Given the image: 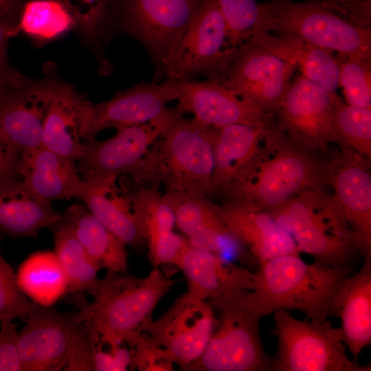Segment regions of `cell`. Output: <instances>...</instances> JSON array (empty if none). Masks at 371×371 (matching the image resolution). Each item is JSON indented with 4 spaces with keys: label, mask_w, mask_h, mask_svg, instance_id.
<instances>
[{
    "label": "cell",
    "mask_w": 371,
    "mask_h": 371,
    "mask_svg": "<svg viewBox=\"0 0 371 371\" xmlns=\"http://www.w3.org/2000/svg\"><path fill=\"white\" fill-rule=\"evenodd\" d=\"M17 174L30 191L49 203L78 199L85 184L76 160L43 146L20 155Z\"/></svg>",
    "instance_id": "22"
},
{
    "label": "cell",
    "mask_w": 371,
    "mask_h": 371,
    "mask_svg": "<svg viewBox=\"0 0 371 371\" xmlns=\"http://www.w3.org/2000/svg\"><path fill=\"white\" fill-rule=\"evenodd\" d=\"M74 19L81 36L90 43H104L110 32L111 0H58Z\"/></svg>",
    "instance_id": "37"
},
{
    "label": "cell",
    "mask_w": 371,
    "mask_h": 371,
    "mask_svg": "<svg viewBox=\"0 0 371 371\" xmlns=\"http://www.w3.org/2000/svg\"><path fill=\"white\" fill-rule=\"evenodd\" d=\"M180 87L177 104L199 122L219 128L235 124L268 120L271 114L252 100L236 95L221 79L176 82Z\"/></svg>",
    "instance_id": "17"
},
{
    "label": "cell",
    "mask_w": 371,
    "mask_h": 371,
    "mask_svg": "<svg viewBox=\"0 0 371 371\" xmlns=\"http://www.w3.org/2000/svg\"><path fill=\"white\" fill-rule=\"evenodd\" d=\"M253 274L254 289L262 315L299 310L313 321L335 315L339 289L351 267L307 263L300 254H284L260 263Z\"/></svg>",
    "instance_id": "4"
},
{
    "label": "cell",
    "mask_w": 371,
    "mask_h": 371,
    "mask_svg": "<svg viewBox=\"0 0 371 371\" xmlns=\"http://www.w3.org/2000/svg\"><path fill=\"white\" fill-rule=\"evenodd\" d=\"M291 235L300 252L328 266L351 267L359 251L334 194L319 187L267 210Z\"/></svg>",
    "instance_id": "6"
},
{
    "label": "cell",
    "mask_w": 371,
    "mask_h": 371,
    "mask_svg": "<svg viewBox=\"0 0 371 371\" xmlns=\"http://www.w3.org/2000/svg\"><path fill=\"white\" fill-rule=\"evenodd\" d=\"M184 114L177 104L150 122L117 129V133L108 139H87L77 161L81 177L117 179L120 175H130L153 143Z\"/></svg>",
    "instance_id": "11"
},
{
    "label": "cell",
    "mask_w": 371,
    "mask_h": 371,
    "mask_svg": "<svg viewBox=\"0 0 371 371\" xmlns=\"http://www.w3.org/2000/svg\"><path fill=\"white\" fill-rule=\"evenodd\" d=\"M335 315L343 342L355 361L361 350L371 344V258H363V265L341 284L335 301Z\"/></svg>",
    "instance_id": "26"
},
{
    "label": "cell",
    "mask_w": 371,
    "mask_h": 371,
    "mask_svg": "<svg viewBox=\"0 0 371 371\" xmlns=\"http://www.w3.org/2000/svg\"><path fill=\"white\" fill-rule=\"evenodd\" d=\"M175 284V280L157 268L140 278L107 271L93 302H83L76 312L77 319L87 324L102 344H124L131 348L153 319L159 302Z\"/></svg>",
    "instance_id": "3"
},
{
    "label": "cell",
    "mask_w": 371,
    "mask_h": 371,
    "mask_svg": "<svg viewBox=\"0 0 371 371\" xmlns=\"http://www.w3.org/2000/svg\"><path fill=\"white\" fill-rule=\"evenodd\" d=\"M297 67L268 33L241 47L221 80L236 95L271 114L278 109Z\"/></svg>",
    "instance_id": "10"
},
{
    "label": "cell",
    "mask_w": 371,
    "mask_h": 371,
    "mask_svg": "<svg viewBox=\"0 0 371 371\" xmlns=\"http://www.w3.org/2000/svg\"><path fill=\"white\" fill-rule=\"evenodd\" d=\"M26 0H0V15L12 19L21 10Z\"/></svg>",
    "instance_id": "47"
},
{
    "label": "cell",
    "mask_w": 371,
    "mask_h": 371,
    "mask_svg": "<svg viewBox=\"0 0 371 371\" xmlns=\"http://www.w3.org/2000/svg\"><path fill=\"white\" fill-rule=\"evenodd\" d=\"M54 234V251L68 282V293L87 292L93 296L100 280V266L91 258L65 219L50 228Z\"/></svg>",
    "instance_id": "32"
},
{
    "label": "cell",
    "mask_w": 371,
    "mask_h": 371,
    "mask_svg": "<svg viewBox=\"0 0 371 371\" xmlns=\"http://www.w3.org/2000/svg\"><path fill=\"white\" fill-rule=\"evenodd\" d=\"M19 286L32 302L52 307L68 293V282L54 251L27 256L16 273Z\"/></svg>",
    "instance_id": "31"
},
{
    "label": "cell",
    "mask_w": 371,
    "mask_h": 371,
    "mask_svg": "<svg viewBox=\"0 0 371 371\" xmlns=\"http://www.w3.org/2000/svg\"><path fill=\"white\" fill-rule=\"evenodd\" d=\"M335 128L340 142L357 154L371 157V108L350 106L343 102L336 106Z\"/></svg>",
    "instance_id": "36"
},
{
    "label": "cell",
    "mask_w": 371,
    "mask_h": 371,
    "mask_svg": "<svg viewBox=\"0 0 371 371\" xmlns=\"http://www.w3.org/2000/svg\"><path fill=\"white\" fill-rule=\"evenodd\" d=\"M164 196L173 210L175 225L190 247L218 254L228 241H236L220 219L218 205L210 199L166 192Z\"/></svg>",
    "instance_id": "29"
},
{
    "label": "cell",
    "mask_w": 371,
    "mask_h": 371,
    "mask_svg": "<svg viewBox=\"0 0 371 371\" xmlns=\"http://www.w3.org/2000/svg\"><path fill=\"white\" fill-rule=\"evenodd\" d=\"M133 368L139 371H172L174 362L167 352L143 333L131 348Z\"/></svg>",
    "instance_id": "40"
},
{
    "label": "cell",
    "mask_w": 371,
    "mask_h": 371,
    "mask_svg": "<svg viewBox=\"0 0 371 371\" xmlns=\"http://www.w3.org/2000/svg\"><path fill=\"white\" fill-rule=\"evenodd\" d=\"M107 346L109 349L104 350L100 340L95 343L94 371H125L128 368H133L131 349H128L126 344Z\"/></svg>",
    "instance_id": "42"
},
{
    "label": "cell",
    "mask_w": 371,
    "mask_h": 371,
    "mask_svg": "<svg viewBox=\"0 0 371 371\" xmlns=\"http://www.w3.org/2000/svg\"><path fill=\"white\" fill-rule=\"evenodd\" d=\"M203 0H123L122 30L143 44L156 68L175 45Z\"/></svg>",
    "instance_id": "15"
},
{
    "label": "cell",
    "mask_w": 371,
    "mask_h": 371,
    "mask_svg": "<svg viewBox=\"0 0 371 371\" xmlns=\"http://www.w3.org/2000/svg\"><path fill=\"white\" fill-rule=\"evenodd\" d=\"M20 153L0 126V186L18 178Z\"/></svg>",
    "instance_id": "45"
},
{
    "label": "cell",
    "mask_w": 371,
    "mask_h": 371,
    "mask_svg": "<svg viewBox=\"0 0 371 371\" xmlns=\"http://www.w3.org/2000/svg\"><path fill=\"white\" fill-rule=\"evenodd\" d=\"M74 27V18L58 0H29L21 8L14 34L23 32L36 44L43 45Z\"/></svg>",
    "instance_id": "34"
},
{
    "label": "cell",
    "mask_w": 371,
    "mask_h": 371,
    "mask_svg": "<svg viewBox=\"0 0 371 371\" xmlns=\"http://www.w3.org/2000/svg\"><path fill=\"white\" fill-rule=\"evenodd\" d=\"M92 102L73 86L60 82L43 128L42 146L76 161L91 137Z\"/></svg>",
    "instance_id": "20"
},
{
    "label": "cell",
    "mask_w": 371,
    "mask_h": 371,
    "mask_svg": "<svg viewBox=\"0 0 371 371\" xmlns=\"http://www.w3.org/2000/svg\"><path fill=\"white\" fill-rule=\"evenodd\" d=\"M33 302L20 289L16 275L0 251V322L23 319L29 313Z\"/></svg>",
    "instance_id": "39"
},
{
    "label": "cell",
    "mask_w": 371,
    "mask_h": 371,
    "mask_svg": "<svg viewBox=\"0 0 371 371\" xmlns=\"http://www.w3.org/2000/svg\"><path fill=\"white\" fill-rule=\"evenodd\" d=\"M17 333L21 371L63 370L81 323L76 313H67L33 302Z\"/></svg>",
    "instance_id": "14"
},
{
    "label": "cell",
    "mask_w": 371,
    "mask_h": 371,
    "mask_svg": "<svg viewBox=\"0 0 371 371\" xmlns=\"http://www.w3.org/2000/svg\"><path fill=\"white\" fill-rule=\"evenodd\" d=\"M339 86L343 89L346 104L371 108V61L355 56L337 54Z\"/></svg>",
    "instance_id": "38"
},
{
    "label": "cell",
    "mask_w": 371,
    "mask_h": 371,
    "mask_svg": "<svg viewBox=\"0 0 371 371\" xmlns=\"http://www.w3.org/2000/svg\"><path fill=\"white\" fill-rule=\"evenodd\" d=\"M25 78L16 80L0 72V104L24 81Z\"/></svg>",
    "instance_id": "48"
},
{
    "label": "cell",
    "mask_w": 371,
    "mask_h": 371,
    "mask_svg": "<svg viewBox=\"0 0 371 371\" xmlns=\"http://www.w3.org/2000/svg\"><path fill=\"white\" fill-rule=\"evenodd\" d=\"M365 157L347 152L328 167L344 218L363 258H371V175Z\"/></svg>",
    "instance_id": "18"
},
{
    "label": "cell",
    "mask_w": 371,
    "mask_h": 371,
    "mask_svg": "<svg viewBox=\"0 0 371 371\" xmlns=\"http://www.w3.org/2000/svg\"><path fill=\"white\" fill-rule=\"evenodd\" d=\"M264 5L271 32L371 61V28L350 23L321 1L271 0Z\"/></svg>",
    "instance_id": "8"
},
{
    "label": "cell",
    "mask_w": 371,
    "mask_h": 371,
    "mask_svg": "<svg viewBox=\"0 0 371 371\" xmlns=\"http://www.w3.org/2000/svg\"><path fill=\"white\" fill-rule=\"evenodd\" d=\"M98 337L81 322L74 338L65 371H94V350Z\"/></svg>",
    "instance_id": "41"
},
{
    "label": "cell",
    "mask_w": 371,
    "mask_h": 371,
    "mask_svg": "<svg viewBox=\"0 0 371 371\" xmlns=\"http://www.w3.org/2000/svg\"><path fill=\"white\" fill-rule=\"evenodd\" d=\"M272 125L270 119L216 128L213 144V194L240 176L256 155Z\"/></svg>",
    "instance_id": "25"
},
{
    "label": "cell",
    "mask_w": 371,
    "mask_h": 371,
    "mask_svg": "<svg viewBox=\"0 0 371 371\" xmlns=\"http://www.w3.org/2000/svg\"><path fill=\"white\" fill-rule=\"evenodd\" d=\"M239 50L229 43L217 0H203L175 45L156 68V82L189 81L199 76L221 79Z\"/></svg>",
    "instance_id": "7"
},
{
    "label": "cell",
    "mask_w": 371,
    "mask_h": 371,
    "mask_svg": "<svg viewBox=\"0 0 371 371\" xmlns=\"http://www.w3.org/2000/svg\"><path fill=\"white\" fill-rule=\"evenodd\" d=\"M78 198L105 227L126 245L137 247L146 242L144 231L128 195L120 193L116 179L85 180Z\"/></svg>",
    "instance_id": "27"
},
{
    "label": "cell",
    "mask_w": 371,
    "mask_h": 371,
    "mask_svg": "<svg viewBox=\"0 0 371 371\" xmlns=\"http://www.w3.org/2000/svg\"><path fill=\"white\" fill-rule=\"evenodd\" d=\"M217 318L212 338L201 357L186 371L272 370L273 359L260 336L262 315L253 290L240 289L207 300Z\"/></svg>",
    "instance_id": "5"
},
{
    "label": "cell",
    "mask_w": 371,
    "mask_h": 371,
    "mask_svg": "<svg viewBox=\"0 0 371 371\" xmlns=\"http://www.w3.org/2000/svg\"><path fill=\"white\" fill-rule=\"evenodd\" d=\"M216 324V316L209 302L186 292L159 319L150 321L144 333L185 370L201 357Z\"/></svg>",
    "instance_id": "12"
},
{
    "label": "cell",
    "mask_w": 371,
    "mask_h": 371,
    "mask_svg": "<svg viewBox=\"0 0 371 371\" xmlns=\"http://www.w3.org/2000/svg\"><path fill=\"white\" fill-rule=\"evenodd\" d=\"M217 2L232 47L240 48L254 39L270 33V21L264 3L256 0H217Z\"/></svg>",
    "instance_id": "35"
},
{
    "label": "cell",
    "mask_w": 371,
    "mask_h": 371,
    "mask_svg": "<svg viewBox=\"0 0 371 371\" xmlns=\"http://www.w3.org/2000/svg\"><path fill=\"white\" fill-rule=\"evenodd\" d=\"M16 23L12 19L0 15V72L10 78L19 80L23 76L10 67L7 56L8 41L11 36H14V30Z\"/></svg>",
    "instance_id": "46"
},
{
    "label": "cell",
    "mask_w": 371,
    "mask_h": 371,
    "mask_svg": "<svg viewBox=\"0 0 371 371\" xmlns=\"http://www.w3.org/2000/svg\"><path fill=\"white\" fill-rule=\"evenodd\" d=\"M273 38L277 47L295 61L300 74L329 93L338 95L339 68L331 51L292 36L273 34Z\"/></svg>",
    "instance_id": "33"
},
{
    "label": "cell",
    "mask_w": 371,
    "mask_h": 371,
    "mask_svg": "<svg viewBox=\"0 0 371 371\" xmlns=\"http://www.w3.org/2000/svg\"><path fill=\"white\" fill-rule=\"evenodd\" d=\"M64 218L18 177L0 186V232L12 237H35Z\"/></svg>",
    "instance_id": "28"
},
{
    "label": "cell",
    "mask_w": 371,
    "mask_h": 371,
    "mask_svg": "<svg viewBox=\"0 0 371 371\" xmlns=\"http://www.w3.org/2000/svg\"><path fill=\"white\" fill-rule=\"evenodd\" d=\"M63 216L72 226L76 236L91 258L110 272L127 269L126 244L105 227L82 204L68 207Z\"/></svg>",
    "instance_id": "30"
},
{
    "label": "cell",
    "mask_w": 371,
    "mask_h": 371,
    "mask_svg": "<svg viewBox=\"0 0 371 371\" xmlns=\"http://www.w3.org/2000/svg\"><path fill=\"white\" fill-rule=\"evenodd\" d=\"M177 267L183 272L188 284V293L207 300L240 289H254L250 270L223 259L218 254L184 247Z\"/></svg>",
    "instance_id": "24"
},
{
    "label": "cell",
    "mask_w": 371,
    "mask_h": 371,
    "mask_svg": "<svg viewBox=\"0 0 371 371\" xmlns=\"http://www.w3.org/2000/svg\"><path fill=\"white\" fill-rule=\"evenodd\" d=\"M291 145L273 124L250 164L218 193L227 203L267 211L328 182V168Z\"/></svg>",
    "instance_id": "1"
},
{
    "label": "cell",
    "mask_w": 371,
    "mask_h": 371,
    "mask_svg": "<svg viewBox=\"0 0 371 371\" xmlns=\"http://www.w3.org/2000/svg\"><path fill=\"white\" fill-rule=\"evenodd\" d=\"M337 1H351V0H337Z\"/></svg>",
    "instance_id": "49"
},
{
    "label": "cell",
    "mask_w": 371,
    "mask_h": 371,
    "mask_svg": "<svg viewBox=\"0 0 371 371\" xmlns=\"http://www.w3.org/2000/svg\"><path fill=\"white\" fill-rule=\"evenodd\" d=\"M216 128L177 119L153 143L129 175L139 184L163 185L166 192L210 199L213 195Z\"/></svg>",
    "instance_id": "2"
},
{
    "label": "cell",
    "mask_w": 371,
    "mask_h": 371,
    "mask_svg": "<svg viewBox=\"0 0 371 371\" xmlns=\"http://www.w3.org/2000/svg\"><path fill=\"white\" fill-rule=\"evenodd\" d=\"M158 186L141 188L128 196L142 225L152 264L155 267L161 265L177 267L188 242L173 232L175 214Z\"/></svg>",
    "instance_id": "23"
},
{
    "label": "cell",
    "mask_w": 371,
    "mask_h": 371,
    "mask_svg": "<svg viewBox=\"0 0 371 371\" xmlns=\"http://www.w3.org/2000/svg\"><path fill=\"white\" fill-rule=\"evenodd\" d=\"M218 214L232 237L249 250L258 265L300 253L291 235L266 210L226 203L218 205Z\"/></svg>",
    "instance_id": "21"
},
{
    "label": "cell",
    "mask_w": 371,
    "mask_h": 371,
    "mask_svg": "<svg viewBox=\"0 0 371 371\" xmlns=\"http://www.w3.org/2000/svg\"><path fill=\"white\" fill-rule=\"evenodd\" d=\"M60 80L51 71L25 80L0 104V126L20 155L42 146L45 119Z\"/></svg>",
    "instance_id": "16"
},
{
    "label": "cell",
    "mask_w": 371,
    "mask_h": 371,
    "mask_svg": "<svg viewBox=\"0 0 371 371\" xmlns=\"http://www.w3.org/2000/svg\"><path fill=\"white\" fill-rule=\"evenodd\" d=\"M329 10L350 23L371 28V0H321Z\"/></svg>",
    "instance_id": "43"
},
{
    "label": "cell",
    "mask_w": 371,
    "mask_h": 371,
    "mask_svg": "<svg viewBox=\"0 0 371 371\" xmlns=\"http://www.w3.org/2000/svg\"><path fill=\"white\" fill-rule=\"evenodd\" d=\"M17 333L13 321L1 323L0 371H21L16 348Z\"/></svg>",
    "instance_id": "44"
},
{
    "label": "cell",
    "mask_w": 371,
    "mask_h": 371,
    "mask_svg": "<svg viewBox=\"0 0 371 371\" xmlns=\"http://www.w3.org/2000/svg\"><path fill=\"white\" fill-rule=\"evenodd\" d=\"M278 345L275 371H370V365L352 361L339 328L328 319L299 320L287 311L273 313Z\"/></svg>",
    "instance_id": "9"
},
{
    "label": "cell",
    "mask_w": 371,
    "mask_h": 371,
    "mask_svg": "<svg viewBox=\"0 0 371 371\" xmlns=\"http://www.w3.org/2000/svg\"><path fill=\"white\" fill-rule=\"evenodd\" d=\"M180 95L178 82H140L118 91L111 99L92 104L90 133L92 137L108 128L123 127L150 122L161 115L166 104Z\"/></svg>",
    "instance_id": "19"
},
{
    "label": "cell",
    "mask_w": 371,
    "mask_h": 371,
    "mask_svg": "<svg viewBox=\"0 0 371 371\" xmlns=\"http://www.w3.org/2000/svg\"><path fill=\"white\" fill-rule=\"evenodd\" d=\"M342 102L308 80L302 74L291 80L276 114L278 126L295 143L328 152L330 143H341L334 117L336 106Z\"/></svg>",
    "instance_id": "13"
}]
</instances>
